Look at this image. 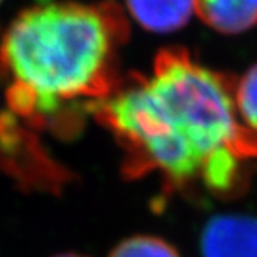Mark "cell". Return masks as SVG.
Returning <instances> with one entry per match:
<instances>
[{"instance_id": "cell-3", "label": "cell", "mask_w": 257, "mask_h": 257, "mask_svg": "<svg viewBox=\"0 0 257 257\" xmlns=\"http://www.w3.org/2000/svg\"><path fill=\"white\" fill-rule=\"evenodd\" d=\"M201 257H257V217L222 214L208 220L200 238Z\"/></svg>"}, {"instance_id": "cell-9", "label": "cell", "mask_w": 257, "mask_h": 257, "mask_svg": "<svg viewBox=\"0 0 257 257\" xmlns=\"http://www.w3.org/2000/svg\"><path fill=\"white\" fill-rule=\"evenodd\" d=\"M54 257H84V255H78V254H61V255H54Z\"/></svg>"}, {"instance_id": "cell-8", "label": "cell", "mask_w": 257, "mask_h": 257, "mask_svg": "<svg viewBox=\"0 0 257 257\" xmlns=\"http://www.w3.org/2000/svg\"><path fill=\"white\" fill-rule=\"evenodd\" d=\"M11 121V115L8 113H0V137H2L4 131L7 128V124Z\"/></svg>"}, {"instance_id": "cell-10", "label": "cell", "mask_w": 257, "mask_h": 257, "mask_svg": "<svg viewBox=\"0 0 257 257\" xmlns=\"http://www.w3.org/2000/svg\"><path fill=\"white\" fill-rule=\"evenodd\" d=\"M0 2H2V0H0Z\"/></svg>"}, {"instance_id": "cell-1", "label": "cell", "mask_w": 257, "mask_h": 257, "mask_svg": "<svg viewBox=\"0 0 257 257\" xmlns=\"http://www.w3.org/2000/svg\"><path fill=\"white\" fill-rule=\"evenodd\" d=\"M235 82L166 48L152 76L119 85L93 113L124 148L128 175L155 172L177 188L229 195L246 181V160L257 158V134L237 116Z\"/></svg>"}, {"instance_id": "cell-6", "label": "cell", "mask_w": 257, "mask_h": 257, "mask_svg": "<svg viewBox=\"0 0 257 257\" xmlns=\"http://www.w3.org/2000/svg\"><path fill=\"white\" fill-rule=\"evenodd\" d=\"M234 102L240 122L248 131L257 134V64L235 82Z\"/></svg>"}, {"instance_id": "cell-5", "label": "cell", "mask_w": 257, "mask_h": 257, "mask_svg": "<svg viewBox=\"0 0 257 257\" xmlns=\"http://www.w3.org/2000/svg\"><path fill=\"white\" fill-rule=\"evenodd\" d=\"M128 13L148 31L172 33L185 27L194 13V0H125Z\"/></svg>"}, {"instance_id": "cell-7", "label": "cell", "mask_w": 257, "mask_h": 257, "mask_svg": "<svg viewBox=\"0 0 257 257\" xmlns=\"http://www.w3.org/2000/svg\"><path fill=\"white\" fill-rule=\"evenodd\" d=\"M108 257H180V254L160 237L134 235L116 245Z\"/></svg>"}, {"instance_id": "cell-4", "label": "cell", "mask_w": 257, "mask_h": 257, "mask_svg": "<svg viewBox=\"0 0 257 257\" xmlns=\"http://www.w3.org/2000/svg\"><path fill=\"white\" fill-rule=\"evenodd\" d=\"M194 11L223 34H238L257 25V0H194Z\"/></svg>"}, {"instance_id": "cell-2", "label": "cell", "mask_w": 257, "mask_h": 257, "mask_svg": "<svg viewBox=\"0 0 257 257\" xmlns=\"http://www.w3.org/2000/svg\"><path fill=\"white\" fill-rule=\"evenodd\" d=\"M127 39L125 16L112 2L22 11L0 45V64L13 78L10 108L36 127L70 134L121 85L116 51Z\"/></svg>"}]
</instances>
